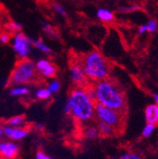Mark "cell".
<instances>
[{
	"label": "cell",
	"instance_id": "obj_1",
	"mask_svg": "<svg viewBox=\"0 0 158 159\" xmlns=\"http://www.w3.org/2000/svg\"><path fill=\"white\" fill-rule=\"evenodd\" d=\"M96 102L92 99L85 86H75L70 91L63 106V113L69 115L76 122L84 125L95 119Z\"/></svg>",
	"mask_w": 158,
	"mask_h": 159
},
{
	"label": "cell",
	"instance_id": "obj_2",
	"mask_svg": "<svg viewBox=\"0 0 158 159\" xmlns=\"http://www.w3.org/2000/svg\"><path fill=\"white\" fill-rule=\"evenodd\" d=\"M96 104L126 113L127 101L121 87L112 79H105L92 84Z\"/></svg>",
	"mask_w": 158,
	"mask_h": 159
},
{
	"label": "cell",
	"instance_id": "obj_3",
	"mask_svg": "<svg viewBox=\"0 0 158 159\" xmlns=\"http://www.w3.org/2000/svg\"><path fill=\"white\" fill-rule=\"evenodd\" d=\"M80 60L89 84L110 78V63L99 51L94 50L86 52Z\"/></svg>",
	"mask_w": 158,
	"mask_h": 159
},
{
	"label": "cell",
	"instance_id": "obj_4",
	"mask_svg": "<svg viewBox=\"0 0 158 159\" xmlns=\"http://www.w3.org/2000/svg\"><path fill=\"white\" fill-rule=\"evenodd\" d=\"M37 70L35 63L29 59H21L19 60L14 66L8 84L12 85H28L32 84L37 78Z\"/></svg>",
	"mask_w": 158,
	"mask_h": 159
},
{
	"label": "cell",
	"instance_id": "obj_5",
	"mask_svg": "<svg viewBox=\"0 0 158 159\" xmlns=\"http://www.w3.org/2000/svg\"><path fill=\"white\" fill-rule=\"evenodd\" d=\"M125 114L126 113L120 112V111L117 110H114L112 108L103 106L101 104H96L95 107L96 120L112 125L117 131H120L124 125Z\"/></svg>",
	"mask_w": 158,
	"mask_h": 159
},
{
	"label": "cell",
	"instance_id": "obj_6",
	"mask_svg": "<svg viewBox=\"0 0 158 159\" xmlns=\"http://www.w3.org/2000/svg\"><path fill=\"white\" fill-rule=\"evenodd\" d=\"M32 41L33 39L25 35L23 32H19L14 34L11 39L12 49L17 55L19 60L28 58L31 49H32Z\"/></svg>",
	"mask_w": 158,
	"mask_h": 159
},
{
	"label": "cell",
	"instance_id": "obj_7",
	"mask_svg": "<svg viewBox=\"0 0 158 159\" xmlns=\"http://www.w3.org/2000/svg\"><path fill=\"white\" fill-rule=\"evenodd\" d=\"M69 77L75 86H85L89 84L80 58H76L71 61L69 67Z\"/></svg>",
	"mask_w": 158,
	"mask_h": 159
},
{
	"label": "cell",
	"instance_id": "obj_8",
	"mask_svg": "<svg viewBox=\"0 0 158 159\" xmlns=\"http://www.w3.org/2000/svg\"><path fill=\"white\" fill-rule=\"evenodd\" d=\"M38 76L46 80L54 79L57 74V68L55 64L48 58H40L35 63Z\"/></svg>",
	"mask_w": 158,
	"mask_h": 159
},
{
	"label": "cell",
	"instance_id": "obj_9",
	"mask_svg": "<svg viewBox=\"0 0 158 159\" xmlns=\"http://www.w3.org/2000/svg\"><path fill=\"white\" fill-rule=\"evenodd\" d=\"M20 153V146L18 142L9 139L0 140V158L16 159Z\"/></svg>",
	"mask_w": 158,
	"mask_h": 159
},
{
	"label": "cell",
	"instance_id": "obj_10",
	"mask_svg": "<svg viewBox=\"0 0 158 159\" xmlns=\"http://www.w3.org/2000/svg\"><path fill=\"white\" fill-rule=\"evenodd\" d=\"M3 134L6 139L11 141L20 142L27 138L29 131L26 127H11L3 125Z\"/></svg>",
	"mask_w": 158,
	"mask_h": 159
},
{
	"label": "cell",
	"instance_id": "obj_11",
	"mask_svg": "<svg viewBox=\"0 0 158 159\" xmlns=\"http://www.w3.org/2000/svg\"><path fill=\"white\" fill-rule=\"evenodd\" d=\"M83 129H82V136L88 141H94L97 140L100 137V133L98 130V127L96 125V123H88L82 125Z\"/></svg>",
	"mask_w": 158,
	"mask_h": 159
},
{
	"label": "cell",
	"instance_id": "obj_12",
	"mask_svg": "<svg viewBox=\"0 0 158 159\" xmlns=\"http://www.w3.org/2000/svg\"><path fill=\"white\" fill-rule=\"evenodd\" d=\"M145 120L146 123H151L154 125H158V107L155 103L148 104L145 108Z\"/></svg>",
	"mask_w": 158,
	"mask_h": 159
},
{
	"label": "cell",
	"instance_id": "obj_13",
	"mask_svg": "<svg viewBox=\"0 0 158 159\" xmlns=\"http://www.w3.org/2000/svg\"><path fill=\"white\" fill-rule=\"evenodd\" d=\"M96 125L98 127L100 136H102V137H106V138L114 137L115 135L118 132L115 128H114L112 125H110L108 123H105V122L96 121Z\"/></svg>",
	"mask_w": 158,
	"mask_h": 159
},
{
	"label": "cell",
	"instance_id": "obj_14",
	"mask_svg": "<svg viewBox=\"0 0 158 159\" xmlns=\"http://www.w3.org/2000/svg\"><path fill=\"white\" fill-rule=\"evenodd\" d=\"M30 94V89L28 85H12L10 89V95L13 97H26Z\"/></svg>",
	"mask_w": 158,
	"mask_h": 159
},
{
	"label": "cell",
	"instance_id": "obj_15",
	"mask_svg": "<svg viewBox=\"0 0 158 159\" xmlns=\"http://www.w3.org/2000/svg\"><path fill=\"white\" fill-rule=\"evenodd\" d=\"M158 29V23L155 20H149L147 23L141 25L138 29L139 34L143 35L146 33H155Z\"/></svg>",
	"mask_w": 158,
	"mask_h": 159
},
{
	"label": "cell",
	"instance_id": "obj_16",
	"mask_svg": "<svg viewBox=\"0 0 158 159\" xmlns=\"http://www.w3.org/2000/svg\"><path fill=\"white\" fill-rule=\"evenodd\" d=\"M41 27H42V30L44 31V33L47 36H49L50 38L58 39L60 37L58 30L55 28L53 25H52L51 23L47 22V21H42L41 22Z\"/></svg>",
	"mask_w": 158,
	"mask_h": 159
},
{
	"label": "cell",
	"instance_id": "obj_17",
	"mask_svg": "<svg viewBox=\"0 0 158 159\" xmlns=\"http://www.w3.org/2000/svg\"><path fill=\"white\" fill-rule=\"evenodd\" d=\"M97 19H99L103 22H113L115 20V15L112 11H110L105 8H99L96 12Z\"/></svg>",
	"mask_w": 158,
	"mask_h": 159
},
{
	"label": "cell",
	"instance_id": "obj_18",
	"mask_svg": "<svg viewBox=\"0 0 158 159\" xmlns=\"http://www.w3.org/2000/svg\"><path fill=\"white\" fill-rule=\"evenodd\" d=\"M32 45H33V48H35V49H37L39 52H41L44 54L50 55L52 52L51 47L47 45L42 39H33Z\"/></svg>",
	"mask_w": 158,
	"mask_h": 159
},
{
	"label": "cell",
	"instance_id": "obj_19",
	"mask_svg": "<svg viewBox=\"0 0 158 159\" xmlns=\"http://www.w3.org/2000/svg\"><path fill=\"white\" fill-rule=\"evenodd\" d=\"M4 125L11 127H23L25 125V118L23 116H14L8 118L5 121Z\"/></svg>",
	"mask_w": 158,
	"mask_h": 159
},
{
	"label": "cell",
	"instance_id": "obj_20",
	"mask_svg": "<svg viewBox=\"0 0 158 159\" xmlns=\"http://www.w3.org/2000/svg\"><path fill=\"white\" fill-rule=\"evenodd\" d=\"M52 95V94L51 93V91L49 90V89L47 86L39 87L35 91V98L40 101H47L51 99Z\"/></svg>",
	"mask_w": 158,
	"mask_h": 159
},
{
	"label": "cell",
	"instance_id": "obj_21",
	"mask_svg": "<svg viewBox=\"0 0 158 159\" xmlns=\"http://www.w3.org/2000/svg\"><path fill=\"white\" fill-rule=\"evenodd\" d=\"M156 125L154 124H151V123H146V125L144 126L143 130H142V136L146 139L151 138L152 135L155 133L156 131Z\"/></svg>",
	"mask_w": 158,
	"mask_h": 159
},
{
	"label": "cell",
	"instance_id": "obj_22",
	"mask_svg": "<svg viewBox=\"0 0 158 159\" xmlns=\"http://www.w3.org/2000/svg\"><path fill=\"white\" fill-rule=\"evenodd\" d=\"M7 28L9 30V32L11 33H19V32H22V25L19 21H16V20H10L8 22L7 25Z\"/></svg>",
	"mask_w": 158,
	"mask_h": 159
},
{
	"label": "cell",
	"instance_id": "obj_23",
	"mask_svg": "<svg viewBox=\"0 0 158 159\" xmlns=\"http://www.w3.org/2000/svg\"><path fill=\"white\" fill-rule=\"evenodd\" d=\"M52 9L61 18H67V12L65 10L64 6L60 4L59 2H52Z\"/></svg>",
	"mask_w": 158,
	"mask_h": 159
},
{
	"label": "cell",
	"instance_id": "obj_24",
	"mask_svg": "<svg viewBox=\"0 0 158 159\" xmlns=\"http://www.w3.org/2000/svg\"><path fill=\"white\" fill-rule=\"evenodd\" d=\"M47 87L49 89V90L51 91L52 94H55V93H57L60 89H61V83L59 80L57 79H52L50 83L48 84V85H47Z\"/></svg>",
	"mask_w": 158,
	"mask_h": 159
},
{
	"label": "cell",
	"instance_id": "obj_25",
	"mask_svg": "<svg viewBox=\"0 0 158 159\" xmlns=\"http://www.w3.org/2000/svg\"><path fill=\"white\" fill-rule=\"evenodd\" d=\"M113 159H143L142 156L134 152H124L122 153H120L118 156L114 157Z\"/></svg>",
	"mask_w": 158,
	"mask_h": 159
},
{
	"label": "cell",
	"instance_id": "obj_26",
	"mask_svg": "<svg viewBox=\"0 0 158 159\" xmlns=\"http://www.w3.org/2000/svg\"><path fill=\"white\" fill-rule=\"evenodd\" d=\"M138 6L137 5H127V6H122L120 8V11H121L122 13H131L138 10Z\"/></svg>",
	"mask_w": 158,
	"mask_h": 159
},
{
	"label": "cell",
	"instance_id": "obj_27",
	"mask_svg": "<svg viewBox=\"0 0 158 159\" xmlns=\"http://www.w3.org/2000/svg\"><path fill=\"white\" fill-rule=\"evenodd\" d=\"M11 36L9 33L7 32H1L0 33V43L5 45V44H8L9 42H11Z\"/></svg>",
	"mask_w": 158,
	"mask_h": 159
},
{
	"label": "cell",
	"instance_id": "obj_28",
	"mask_svg": "<svg viewBox=\"0 0 158 159\" xmlns=\"http://www.w3.org/2000/svg\"><path fill=\"white\" fill-rule=\"evenodd\" d=\"M35 159H53L48 153H46L43 150H38L35 154Z\"/></svg>",
	"mask_w": 158,
	"mask_h": 159
},
{
	"label": "cell",
	"instance_id": "obj_29",
	"mask_svg": "<svg viewBox=\"0 0 158 159\" xmlns=\"http://www.w3.org/2000/svg\"><path fill=\"white\" fill-rule=\"evenodd\" d=\"M152 97H153V101H154V103H155V104L157 105V107H158V92H157V93H153Z\"/></svg>",
	"mask_w": 158,
	"mask_h": 159
},
{
	"label": "cell",
	"instance_id": "obj_30",
	"mask_svg": "<svg viewBox=\"0 0 158 159\" xmlns=\"http://www.w3.org/2000/svg\"><path fill=\"white\" fill-rule=\"evenodd\" d=\"M3 136H4V134H3V126L0 125V138L3 137Z\"/></svg>",
	"mask_w": 158,
	"mask_h": 159
},
{
	"label": "cell",
	"instance_id": "obj_31",
	"mask_svg": "<svg viewBox=\"0 0 158 159\" xmlns=\"http://www.w3.org/2000/svg\"><path fill=\"white\" fill-rule=\"evenodd\" d=\"M36 127H37V129H43V125H41V124H37Z\"/></svg>",
	"mask_w": 158,
	"mask_h": 159
},
{
	"label": "cell",
	"instance_id": "obj_32",
	"mask_svg": "<svg viewBox=\"0 0 158 159\" xmlns=\"http://www.w3.org/2000/svg\"><path fill=\"white\" fill-rule=\"evenodd\" d=\"M157 148H158V144H157Z\"/></svg>",
	"mask_w": 158,
	"mask_h": 159
}]
</instances>
